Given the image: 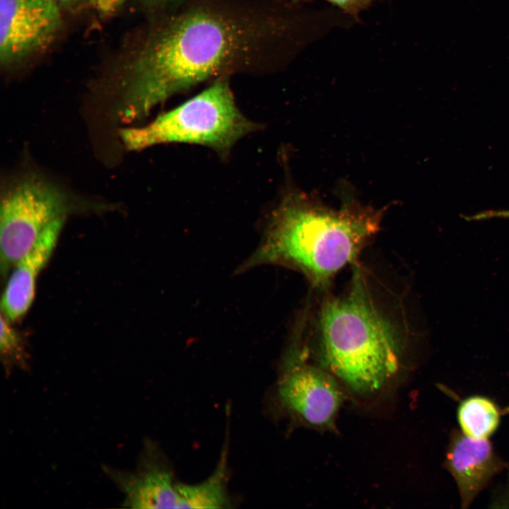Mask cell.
I'll return each mask as SVG.
<instances>
[{"label":"cell","instance_id":"8","mask_svg":"<svg viewBox=\"0 0 509 509\" xmlns=\"http://www.w3.org/2000/svg\"><path fill=\"white\" fill-rule=\"evenodd\" d=\"M445 465L457 484L462 507L466 508L507 463L498 457L487 439L472 438L455 430L447 447Z\"/></svg>","mask_w":509,"mask_h":509},{"label":"cell","instance_id":"3","mask_svg":"<svg viewBox=\"0 0 509 509\" xmlns=\"http://www.w3.org/2000/svg\"><path fill=\"white\" fill-rule=\"evenodd\" d=\"M346 294L327 298L319 315L320 366L361 396L381 390L398 370L400 349L356 267Z\"/></svg>","mask_w":509,"mask_h":509},{"label":"cell","instance_id":"15","mask_svg":"<svg viewBox=\"0 0 509 509\" xmlns=\"http://www.w3.org/2000/svg\"><path fill=\"white\" fill-rule=\"evenodd\" d=\"M346 9H353L361 6L370 0H327Z\"/></svg>","mask_w":509,"mask_h":509},{"label":"cell","instance_id":"12","mask_svg":"<svg viewBox=\"0 0 509 509\" xmlns=\"http://www.w3.org/2000/svg\"><path fill=\"white\" fill-rule=\"evenodd\" d=\"M223 457L214 473L197 484H177L179 508H221L228 504L224 486L226 472Z\"/></svg>","mask_w":509,"mask_h":509},{"label":"cell","instance_id":"1","mask_svg":"<svg viewBox=\"0 0 509 509\" xmlns=\"http://www.w3.org/2000/svg\"><path fill=\"white\" fill-rule=\"evenodd\" d=\"M273 24L266 17L216 6L176 15L127 67L116 107L119 121L139 120L173 95L251 62Z\"/></svg>","mask_w":509,"mask_h":509},{"label":"cell","instance_id":"6","mask_svg":"<svg viewBox=\"0 0 509 509\" xmlns=\"http://www.w3.org/2000/svg\"><path fill=\"white\" fill-rule=\"evenodd\" d=\"M300 345L293 343L284 358L279 397L305 424L317 429L332 428L344 400L342 386L324 368L309 363L308 351Z\"/></svg>","mask_w":509,"mask_h":509},{"label":"cell","instance_id":"5","mask_svg":"<svg viewBox=\"0 0 509 509\" xmlns=\"http://www.w3.org/2000/svg\"><path fill=\"white\" fill-rule=\"evenodd\" d=\"M76 204L73 195L34 172L10 180L1 201L2 271L14 266L44 230L54 221L66 218Z\"/></svg>","mask_w":509,"mask_h":509},{"label":"cell","instance_id":"4","mask_svg":"<svg viewBox=\"0 0 509 509\" xmlns=\"http://www.w3.org/2000/svg\"><path fill=\"white\" fill-rule=\"evenodd\" d=\"M257 127L238 110L227 80L221 78L147 124L124 127L119 134L129 151L187 143L204 145L226 156L236 141Z\"/></svg>","mask_w":509,"mask_h":509},{"label":"cell","instance_id":"7","mask_svg":"<svg viewBox=\"0 0 509 509\" xmlns=\"http://www.w3.org/2000/svg\"><path fill=\"white\" fill-rule=\"evenodd\" d=\"M62 18L54 0H0V62L15 64L45 49Z\"/></svg>","mask_w":509,"mask_h":509},{"label":"cell","instance_id":"13","mask_svg":"<svg viewBox=\"0 0 509 509\" xmlns=\"http://www.w3.org/2000/svg\"><path fill=\"white\" fill-rule=\"evenodd\" d=\"M10 321L1 315L0 349L4 367L9 370L14 365L24 368L25 352L18 334L10 325Z\"/></svg>","mask_w":509,"mask_h":509},{"label":"cell","instance_id":"11","mask_svg":"<svg viewBox=\"0 0 509 509\" xmlns=\"http://www.w3.org/2000/svg\"><path fill=\"white\" fill-rule=\"evenodd\" d=\"M457 419L462 432L467 436L488 439L498 428L501 413L496 404L483 396H472L459 405Z\"/></svg>","mask_w":509,"mask_h":509},{"label":"cell","instance_id":"2","mask_svg":"<svg viewBox=\"0 0 509 509\" xmlns=\"http://www.w3.org/2000/svg\"><path fill=\"white\" fill-rule=\"evenodd\" d=\"M382 216L380 210L355 202L337 210L291 192L274 211L261 243L238 271L279 265L302 273L315 287L326 288L378 232Z\"/></svg>","mask_w":509,"mask_h":509},{"label":"cell","instance_id":"9","mask_svg":"<svg viewBox=\"0 0 509 509\" xmlns=\"http://www.w3.org/2000/svg\"><path fill=\"white\" fill-rule=\"evenodd\" d=\"M103 470L123 493L124 506L133 508H179L177 484L164 466L153 460L148 447L136 470Z\"/></svg>","mask_w":509,"mask_h":509},{"label":"cell","instance_id":"14","mask_svg":"<svg viewBox=\"0 0 509 509\" xmlns=\"http://www.w3.org/2000/svg\"><path fill=\"white\" fill-rule=\"evenodd\" d=\"M92 6L101 14L109 16L117 11L125 0H89Z\"/></svg>","mask_w":509,"mask_h":509},{"label":"cell","instance_id":"10","mask_svg":"<svg viewBox=\"0 0 509 509\" xmlns=\"http://www.w3.org/2000/svg\"><path fill=\"white\" fill-rule=\"evenodd\" d=\"M65 220L51 223L14 265L1 303V314L10 322L23 316L31 306L36 280L54 250Z\"/></svg>","mask_w":509,"mask_h":509},{"label":"cell","instance_id":"16","mask_svg":"<svg viewBox=\"0 0 509 509\" xmlns=\"http://www.w3.org/2000/svg\"><path fill=\"white\" fill-rule=\"evenodd\" d=\"M56 3L63 6H71L78 0H54Z\"/></svg>","mask_w":509,"mask_h":509}]
</instances>
